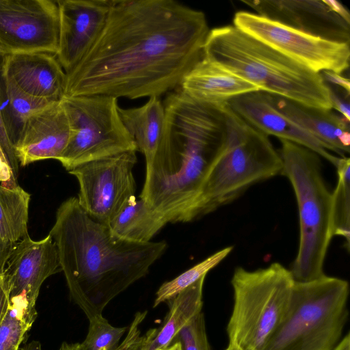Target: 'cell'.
<instances>
[{
    "mask_svg": "<svg viewBox=\"0 0 350 350\" xmlns=\"http://www.w3.org/2000/svg\"><path fill=\"white\" fill-rule=\"evenodd\" d=\"M209 31L202 11L174 0H113L99 38L66 74L65 96L159 97L202 57Z\"/></svg>",
    "mask_w": 350,
    "mask_h": 350,
    "instance_id": "cell-1",
    "label": "cell"
},
{
    "mask_svg": "<svg viewBox=\"0 0 350 350\" xmlns=\"http://www.w3.org/2000/svg\"><path fill=\"white\" fill-rule=\"evenodd\" d=\"M49 234L70 298L88 320L145 277L167 247L165 241L139 243L115 236L107 225L90 217L76 197L60 204Z\"/></svg>",
    "mask_w": 350,
    "mask_h": 350,
    "instance_id": "cell-2",
    "label": "cell"
},
{
    "mask_svg": "<svg viewBox=\"0 0 350 350\" xmlns=\"http://www.w3.org/2000/svg\"><path fill=\"white\" fill-rule=\"evenodd\" d=\"M163 104V129L139 198L167 223L183 222L225 146L226 103H202L178 88Z\"/></svg>",
    "mask_w": 350,
    "mask_h": 350,
    "instance_id": "cell-3",
    "label": "cell"
},
{
    "mask_svg": "<svg viewBox=\"0 0 350 350\" xmlns=\"http://www.w3.org/2000/svg\"><path fill=\"white\" fill-rule=\"evenodd\" d=\"M202 57L257 85L260 91L306 106L332 109L329 88L321 73L234 25L210 30Z\"/></svg>",
    "mask_w": 350,
    "mask_h": 350,
    "instance_id": "cell-4",
    "label": "cell"
},
{
    "mask_svg": "<svg viewBox=\"0 0 350 350\" xmlns=\"http://www.w3.org/2000/svg\"><path fill=\"white\" fill-rule=\"evenodd\" d=\"M226 120L225 146L207 172L183 223L234 202L258 183L282 175L280 154L268 135L239 116L228 103Z\"/></svg>",
    "mask_w": 350,
    "mask_h": 350,
    "instance_id": "cell-5",
    "label": "cell"
},
{
    "mask_svg": "<svg viewBox=\"0 0 350 350\" xmlns=\"http://www.w3.org/2000/svg\"><path fill=\"white\" fill-rule=\"evenodd\" d=\"M282 175L290 181L299 211L297 256L289 269L295 282L324 275L323 267L332 232V193L322 172L320 156L293 142L280 139Z\"/></svg>",
    "mask_w": 350,
    "mask_h": 350,
    "instance_id": "cell-6",
    "label": "cell"
},
{
    "mask_svg": "<svg viewBox=\"0 0 350 350\" xmlns=\"http://www.w3.org/2000/svg\"><path fill=\"white\" fill-rule=\"evenodd\" d=\"M349 285L324 275L294 284L287 312L264 350H333L348 319Z\"/></svg>",
    "mask_w": 350,
    "mask_h": 350,
    "instance_id": "cell-7",
    "label": "cell"
},
{
    "mask_svg": "<svg viewBox=\"0 0 350 350\" xmlns=\"http://www.w3.org/2000/svg\"><path fill=\"white\" fill-rule=\"evenodd\" d=\"M294 284L290 270L280 262L254 271L237 267L231 279L229 343L242 350H264L287 312Z\"/></svg>",
    "mask_w": 350,
    "mask_h": 350,
    "instance_id": "cell-8",
    "label": "cell"
},
{
    "mask_svg": "<svg viewBox=\"0 0 350 350\" xmlns=\"http://www.w3.org/2000/svg\"><path fill=\"white\" fill-rule=\"evenodd\" d=\"M61 102L70 137L58 161L68 172L88 162L137 150L120 117L117 98L82 95L64 96Z\"/></svg>",
    "mask_w": 350,
    "mask_h": 350,
    "instance_id": "cell-9",
    "label": "cell"
},
{
    "mask_svg": "<svg viewBox=\"0 0 350 350\" xmlns=\"http://www.w3.org/2000/svg\"><path fill=\"white\" fill-rule=\"evenodd\" d=\"M233 25L317 73L341 75L349 66V44L314 36L257 14L240 11Z\"/></svg>",
    "mask_w": 350,
    "mask_h": 350,
    "instance_id": "cell-10",
    "label": "cell"
},
{
    "mask_svg": "<svg viewBox=\"0 0 350 350\" xmlns=\"http://www.w3.org/2000/svg\"><path fill=\"white\" fill-rule=\"evenodd\" d=\"M136 151L125 152L81 165L68 172L78 181V202L96 221L109 225L135 196Z\"/></svg>",
    "mask_w": 350,
    "mask_h": 350,
    "instance_id": "cell-11",
    "label": "cell"
},
{
    "mask_svg": "<svg viewBox=\"0 0 350 350\" xmlns=\"http://www.w3.org/2000/svg\"><path fill=\"white\" fill-rule=\"evenodd\" d=\"M59 33L57 1L0 0V51L56 55Z\"/></svg>",
    "mask_w": 350,
    "mask_h": 350,
    "instance_id": "cell-12",
    "label": "cell"
},
{
    "mask_svg": "<svg viewBox=\"0 0 350 350\" xmlns=\"http://www.w3.org/2000/svg\"><path fill=\"white\" fill-rule=\"evenodd\" d=\"M113 0H58L59 43L55 55L66 74L95 44L107 23Z\"/></svg>",
    "mask_w": 350,
    "mask_h": 350,
    "instance_id": "cell-13",
    "label": "cell"
},
{
    "mask_svg": "<svg viewBox=\"0 0 350 350\" xmlns=\"http://www.w3.org/2000/svg\"><path fill=\"white\" fill-rule=\"evenodd\" d=\"M257 14L302 32L349 44L350 24L332 11L323 0L241 1Z\"/></svg>",
    "mask_w": 350,
    "mask_h": 350,
    "instance_id": "cell-14",
    "label": "cell"
},
{
    "mask_svg": "<svg viewBox=\"0 0 350 350\" xmlns=\"http://www.w3.org/2000/svg\"><path fill=\"white\" fill-rule=\"evenodd\" d=\"M59 271L57 247L49 234L40 241L25 238L12 250L3 273L9 298L25 295L36 306L42 283Z\"/></svg>",
    "mask_w": 350,
    "mask_h": 350,
    "instance_id": "cell-15",
    "label": "cell"
},
{
    "mask_svg": "<svg viewBox=\"0 0 350 350\" xmlns=\"http://www.w3.org/2000/svg\"><path fill=\"white\" fill-rule=\"evenodd\" d=\"M227 103L239 116L267 135L300 144L336 165L339 157L331 154L314 137L281 113L273 104L271 94L249 92Z\"/></svg>",
    "mask_w": 350,
    "mask_h": 350,
    "instance_id": "cell-16",
    "label": "cell"
},
{
    "mask_svg": "<svg viewBox=\"0 0 350 350\" xmlns=\"http://www.w3.org/2000/svg\"><path fill=\"white\" fill-rule=\"evenodd\" d=\"M70 126L62 102H54L33 113L27 120L14 146L19 164L58 160L69 139Z\"/></svg>",
    "mask_w": 350,
    "mask_h": 350,
    "instance_id": "cell-17",
    "label": "cell"
},
{
    "mask_svg": "<svg viewBox=\"0 0 350 350\" xmlns=\"http://www.w3.org/2000/svg\"><path fill=\"white\" fill-rule=\"evenodd\" d=\"M3 70L22 91L33 97L60 102L65 96L66 73L55 55L5 54Z\"/></svg>",
    "mask_w": 350,
    "mask_h": 350,
    "instance_id": "cell-18",
    "label": "cell"
},
{
    "mask_svg": "<svg viewBox=\"0 0 350 350\" xmlns=\"http://www.w3.org/2000/svg\"><path fill=\"white\" fill-rule=\"evenodd\" d=\"M276 108L288 118L314 137L327 150L340 157L350 152L349 122L332 109L306 106L271 94Z\"/></svg>",
    "mask_w": 350,
    "mask_h": 350,
    "instance_id": "cell-19",
    "label": "cell"
},
{
    "mask_svg": "<svg viewBox=\"0 0 350 350\" xmlns=\"http://www.w3.org/2000/svg\"><path fill=\"white\" fill-rule=\"evenodd\" d=\"M179 88L198 101L226 103L259 88L220 65L202 57L183 77Z\"/></svg>",
    "mask_w": 350,
    "mask_h": 350,
    "instance_id": "cell-20",
    "label": "cell"
},
{
    "mask_svg": "<svg viewBox=\"0 0 350 350\" xmlns=\"http://www.w3.org/2000/svg\"><path fill=\"white\" fill-rule=\"evenodd\" d=\"M205 277L167 301L169 312L159 327L150 329L144 335L143 350H165L179 332L202 312Z\"/></svg>",
    "mask_w": 350,
    "mask_h": 350,
    "instance_id": "cell-21",
    "label": "cell"
},
{
    "mask_svg": "<svg viewBox=\"0 0 350 350\" xmlns=\"http://www.w3.org/2000/svg\"><path fill=\"white\" fill-rule=\"evenodd\" d=\"M120 117L127 131L150 164L157 149L165 122L163 103L151 96L142 106L124 109L119 107Z\"/></svg>",
    "mask_w": 350,
    "mask_h": 350,
    "instance_id": "cell-22",
    "label": "cell"
},
{
    "mask_svg": "<svg viewBox=\"0 0 350 350\" xmlns=\"http://www.w3.org/2000/svg\"><path fill=\"white\" fill-rule=\"evenodd\" d=\"M52 103L54 102L25 93L5 75L2 67L0 72V115L8 137L14 148L27 119Z\"/></svg>",
    "mask_w": 350,
    "mask_h": 350,
    "instance_id": "cell-23",
    "label": "cell"
},
{
    "mask_svg": "<svg viewBox=\"0 0 350 350\" xmlns=\"http://www.w3.org/2000/svg\"><path fill=\"white\" fill-rule=\"evenodd\" d=\"M167 223L159 213L142 199L133 197L111 221L108 226L115 236L131 242L144 243Z\"/></svg>",
    "mask_w": 350,
    "mask_h": 350,
    "instance_id": "cell-24",
    "label": "cell"
},
{
    "mask_svg": "<svg viewBox=\"0 0 350 350\" xmlns=\"http://www.w3.org/2000/svg\"><path fill=\"white\" fill-rule=\"evenodd\" d=\"M30 194L18 185H0V244L14 248L28 234Z\"/></svg>",
    "mask_w": 350,
    "mask_h": 350,
    "instance_id": "cell-25",
    "label": "cell"
},
{
    "mask_svg": "<svg viewBox=\"0 0 350 350\" xmlns=\"http://www.w3.org/2000/svg\"><path fill=\"white\" fill-rule=\"evenodd\" d=\"M38 313L26 297L9 298L8 308L0 323V350H19Z\"/></svg>",
    "mask_w": 350,
    "mask_h": 350,
    "instance_id": "cell-26",
    "label": "cell"
},
{
    "mask_svg": "<svg viewBox=\"0 0 350 350\" xmlns=\"http://www.w3.org/2000/svg\"><path fill=\"white\" fill-rule=\"evenodd\" d=\"M334 167L337 183L332 193V232L345 240V247L350 245V159L339 157Z\"/></svg>",
    "mask_w": 350,
    "mask_h": 350,
    "instance_id": "cell-27",
    "label": "cell"
},
{
    "mask_svg": "<svg viewBox=\"0 0 350 350\" xmlns=\"http://www.w3.org/2000/svg\"><path fill=\"white\" fill-rule=\"evenodd\" d=\"M232 250L233 246L222 248L172 280L163 283L156 293L153 308L169 301L201 278L205 277L208 272L222 262Z\"/></svg>",
    "mask_w": 350,
    "mask_h": 350,
    "instance_id": "cell-28",
    "label": "cell"
},
{
    "mask_svg": "<svg viewBox=\"0 0 350 350\" xmlns=\"http://www.w3.org/2000/svg\"><path fill=\"white\" fill-rule=\"evenodd\" d=\"M127 327H114L102 314L89 319L88 334L81 343L83 350H116Z\"/></svg>",
    "mask_w": 350,
    "mask_h": 350,
    "instance_id": "cell-29",
    "label": "cell"
},
{
    "mask_svg": "<svg viewBox=\"0 0 350 350\" xmlns=\"http://www.w3.org/2000/svg\"><path fill=\"white\" fill-rule=\"evenodd\" d=\"M174 340L180 342L181 350H211L208 340L204 314L201 312L177 334Z\"/></svg>",
    "mask_w": 350,
    "mask_h": 350,
    "instance_id": "cell-30",
    "label": "cell"
},
{
    "mask_svg": "<svg viewBox=\"0 0 350 350\" xmlns=\"http://www.w3.org/2000/svg\"><path fill=\"white\" fill-rule=\"evenodd\" d=\"M4 53L0 52V72L2 69ZM0 155L8 163L10 167L14 178L17 180L18 176L19 163L16 158L14 147L10 143L5 131L1 115H0Z\"/></svg>",
    "mask_w": 350,
    "mask_h": 350,
    "instance_id": "cell-31",
    "label": "cell"
},
{
    "mask_svg": "<svg viewBox=\"0 0 350 350\" xmlns=\"http://www.w3.org/2000/svg\"><path fill=\"white\" fill-rule=\"evenodd\" d=\"M147 312H138L129 327L128 334L116 350H143L144 338L141 335L139 325L145 319Z\"/></svg>",
    "mask_w": 350,
    "mask_h": 350,
    "instance_id": "cell-32",
    "label": "cell"
},
{
    "mask_svg": "<svg viewBox=\"0 0 350 350\" xmlns=\"http://www.w3.org/2000/svg\"><path fill=\"white\" fill-rule=\"evenodd\" d=\"M329 97L332 109L337 110L342 117L347 121H350V109H349V95H341L338 91L333 89L329 85Z\"/></svg>",
    "mask_w": 350,
    "mask_h": 350,
    "instance_id": "cell-33",
    "label": "cell"
},
{
    "mask_svg": "<svg viewBox=\"0 0 350 350\" xmlns=\"http://www.w3.org/2000/svg\"><path fill=\"white\" fill-rule=\"evenodd\" d=\"M321 75L326 83H329L334 85L349 94L350 83L349 79L332 71H323Z\"/></svg>",
    "mask_w": 350,
    "mask_h": 350,
    "instance_id": "cell-34",
    "label": "cell"
},
{
    "mask_svg": "<svg viewBox=\"0 0 350 350\" xmlns=\"http://www.w3.org/2000/svg\"><path fill=\"white\" fill-rule=\"evenodd\" d=\"M0 182L5 187H14L18 185L17 180L14 179L12 171L8 163L0 155Z\"/></svg>",
    "mask_w": 350,
    "mask_h": 350,
    "instance_id": "cell-35",
    "label": "cell"
},
{
    "mask_svg": "<svg viewBox=\"0 0 350 350\" xmlns=\"http://www.w3.org/2000/svg\"><path fill=\"white\" fill-rule=\"evenodd\" d=\"M328 8L339 16L348 24H350V14L348 10L339 1L336 0H323Z\"/></svg>",
    "mask_w": 350,
    "mask_h": 350,
    "instance_id": "cell-36",
    "label": "cell"
},
{
    "mask_svg": "<svg viewBox=\"0 0 350 350\" xmlns=\"http://www.w3.org/2000/svg\"><path fill=\"white\" fill-rule=\"evenodd\" d=\"M13 249L5 247L0 244V275L3 273L7 261Z\"/></svg>",
    "mask_w": 350,
    "mask_h": 350,
    "instance_id": "cell-37",
    "label": "cell"
},
{
    "mask_svg": "<svg viewBox=\"0 0 350 350\" xmlns=\"http://www.w3.org/2000/svg\"><path fill=\"white\" fill-rule=\"evenodd\" d=\"M333 350H350V336L347 333Z\"/></svg>",
    "mask_w": 350,
    "mask_h": 350,
    "instance_id": "cell-38",
    "label": "cell"
},
{
    "mask_svg": "<svg viewBox=\"0 0 350 350\" xmlns=\"http://www.w3.org/2000/svg\"><path fill=\"white\" fill-rule=\"evenodd\" d=\"M21 350H42L41 344L38 340H32L26 344Z\"/></svg>",
    "mask_w": 350,
    "mask_h": 350,
    "instance_id": "cell-39",
    "label": "cell"
},
{
    "mask_svg": "<svg viewBox=\"0 0 350 350\" xmlns=\"http://www.w3.org/2000/svg\"><path fill=\"white\" fill-rule=\"evenodd\" d=\"M165 350H181L180 344L176 340H174L172 345Z\"/></svg>",
    "mask_w": 350,
    "mask_h": 350,
    "instance_id": "cell-40",
    "label": "cell"
},
{
    "mask_svg": "<svg viewBox=\"0 0 350 350\" xmlns=\"http://www.w3.org/2000/svg\"><path fill=\"white\" fill-rule=\"evenodd\" d=\"M225 350H242V349H241L239 347H238L237 346H236L233 344L229 343L227 348Z\"/></svg>",
    "mask_w": 350,
    "mask_h": 350,
    "instance_id": "cell-41",
    "label": "cell"
},
{
    "mask_svg": "<svg viewBox=\"0 0 350 350\" xmlns=\"http://www.w3.org/2000/svg\"><path fill=\"white\" fill-rule=\"evenodd\" d=\"M58 350H72V349L62 347H59Z\"/></svg>",
    "mask_w": 350,
    "mask_h": 350,
    "instance_id": "cell-42",
    "label": "cell"
},
{
    "mask_svg": "<svg viewBox=\"0 0 350 350\" xmlns=\"http://www.w3.org/2000/svg\"><path fill=\"white\" fill-rule=\"evenodd\" d=\"M1 52V51H0Z\"/></svg>",
    "mask_w": 350,
    "mask_h": 350,
    "instance_id": "cell-43",
    "label": "cell"
}]
</instances>
